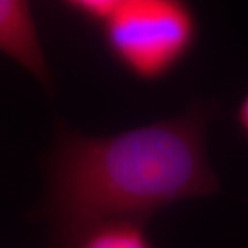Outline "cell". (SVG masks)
<instances>
[{
    "label": "cell",
    "mask_w": 248,
    "mask_h": 248,
    "mask_svg": "<svg viewBox=\"0 0 248 248\" xmlns=\"http://www.w3.org/2000/svg\"><path fill=\"white\" fill-rule=\"evenodd\" d=\"M215 112L211 99L196 101L179 115L110 135L58 122L42 160L45 192L36 211L51 241L101 222L146 225L171 204L214 195L219 179L207 128Z\"/></svg>",
    "instance_id": "obj_1"
},
{
    "label": "cell",
    "mask_w": 248,
    "mask_h": 248,
    "mask_svg": "<svg viewBox=\"0 0 248 248\" xmlns=\"http://www.w3.org/2000/svg\"><path fill=\"white\" fill-rule=\"evenodd\" d=\"M94 28L120 68L145 83L166 79L199 37L196 13L181 0H105Z\"/></svg>",
    "instance_id": "obj_2"
},
{
    "label": "cell",
    "mask_w": 248,
    "mask_h": 248,
    "mask_svg": "<svg viewBox=\"0 0 248 248\" xmlns=\"http://www.w3.org/2000/svg\"><path fill=\"white\" fill-rule=\"evenodd\" d=\"M0 53L25 69L48 95L54 94L53 71L25 0H0Z\"/></svg>",
    "instance_id": "obj_3"
},
{
    "label": "cell",
    "mask_w": 248,
    "mask_h": 248,
    "mask_svg": "<svg viewBox=\"0 0 248 248\" xmlns=\"http://www.w3.org/2000/svg\"><path fill=\"white\" fill-rule=\"evenodd\" d=\"M51 248H155V246L146 233V225L131 221H108L51 241Z\"/></svg>",
    "instance_id": "obj_4"
},
{
    "label": "cell",
    "mask_w": 248,
    "mask_h": 248,
    "mask_svg": "<svg viewBox=\"0 0 248 248\" xmlns=\"http://www.w3.org/2000/svg\"><path fill=\"white\" fill-rule=\"evenodd\" d=\"M236 122H237V125L241 130V133L248 138V91L244 94V97L241 98L239 107H237Z\"/></svg>",
    "instance_id": "obj_5"
}]
</instances>
